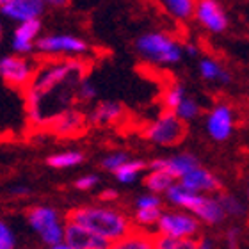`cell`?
<instances>
[{"label": "cell", "instance_id": "6da1fadb", "mask_svg": "<svg viewBox=\"0 0 249 249\" xmlns=\"http://www.w3.org/2000/svg\"><path fill=\"white\" fill-rule=\"evenodd\" d=\"M86 66L75 59H53L36 66L25 89L27 112L32 124L48 126L55 118L70 110L77 98L78 84L84 80Z\"/></svg>", "mask_w": 249, "mask_h": 249}, {"label": "cell", "instance_id": "7a4b0ae2", "mask_svg": "<svg viewBox=\"0 0 249 249\" xmlns=\"http://www.w3.org/2000/svg\"><path fill=\"white\" fill-rule=\"evenodd\" d=\"M68 221L93 231L114 244L134 230L132 219L121 210L110 207H78L68 213Z\"/></svg>", "mask_w": 249, "mask_h": 249}, {"label": "cell", "instance_id": "3957f363", "mask_svg": "<svg viewBox=\"0 0 249 249\" xmlns=\"http://www.w3.org/2000/svg\"><path fill=\"white\" fill-rule=\"evenodd\" d=\"M135 50L144 61L159 66H175L183 55V45L166 32L142 34L135 41Z\"/></svg>", "mask_w": 249, "mask_h": 249}, {"label": "cell", "instance_id": "277c9868", "mask_svg": "<svg viewBox=\"0 0 249 249\" xmlns=\"http://www.w3.org/2000/svg\"><path fill=\"white\" fill-rule=\"evenodd\" d=\"M201 224L194 215L183 210H166L157 221V237L171 240L196 239Z\"/></svg>", "mask_w": 249, "mask_h": 249}, {"label": "cell", "instance_id": "5b68a950", "mask_svg": "<svg viewBox=\"0 0 249 249\" xmlns=\"http://www.w3.org/2000/svg\"><path fill=\"white\" fill-rule=\"evenodd\" d=\"M187 124L180 121L173 112L164 110L157 120L151 121L144 128L142 135L159 146H177L185 139Z\"/></svg>", "mask_w": 249, "mask_h": 249}, {"label": "cell", "instance_id": "8992f818", "mask_svg": "<svg viewBox=\"0 0 249 249\" xmlns=\"http://www.w3.org/2000/svg\"><path fill=\"white\" fill-rule=\"evenodd\" d=\"M27 219L47 246L52 248L64 240V223L59 217L57 210L50 207H34L29 210Z\"/></svg>", "mask_w": 249, "mask_h": 249}, {"label": "cell", "instance_id": "52a82bcc", "mask_svg": "<svg viewBox=\"0 0 249 249\" xmlns=\"http://www.w3.org/2000/svg\"><path fill=\"white\" fill-rule=\"evenodd\" d=\"M36 71V64L20 55H5L0 59V77L11 88L23 89L31 84L32 75Z\"/></svg>", "mask_w": 249, "mask_h": 249}, {"label": "cell", "instance_id": "ba28073f", "mask_svg": "<svg viewBox=\"0 0 249 249\" xmlns=\"http://www.w3.org/2000/svg\"><path fill=\"white\" fill-rule=\"evenodd\" d=\"M36 50L45 55H78L88 50V43L80 37L61 34V36H43L36 41Z\"/></svg>", "mask_w": 249, "mask_h": 249}, {"label": "cell", "instance_id": "9c48e42d", "mask_svg": "<svg viewBox=\"0 0 249 249\" xmlns=\"http://www.w3.org/2000/svg\"><path fill=\"white\" fill-rule=\"evenodd\" d=\"M208 135L213 141H226L233 134L235 128V112L228 104H217L207 114L205 121Z\"/></svg>", "mask_w": 249, "mask_h": 249}, {"label": "cell", "instance_id": "30bf717a", "mask_svg": "<svg viewBox=\"0 0 249 249\" xmlns=\"http://www.w3.org/2000/svg\"><path fill=\"white\" fill-rule=\"evenodd\" d=\"M194 20L207 29L208 32H223L228 27V16L219 2L215 0H201L194 7Z\"/></svg>", "mask_w": 249, "mask_h": 249}, {"label": "cell", "instance_id": "8fae6325", "mask_svg": "<svg viewBox=\"0 0 249 249\" xmlns=\"http://www.w3.org/2000/svg\"><path fill=\"white\" fill-rule=\"evenodd\" d=\"M178 183L187 189V191L194 192V194H207V196H215L221 192V182L212 171H208L205 167L197 166L191 173H187L185 177L180 178Z\"/></svg>", "mask_w": 249, "mask_h": 249}, {"label": "cell", "instance_id": "7c38bea8", "mask_svg": "<svg viewBox=\"0 0 249 249\" xmlns=\"http://www.w3.org/2000/svg\"><path fill=\"white\" fill-rule=\"evenodd\" d=\"M64 244L73 249H109L110 242L75 223H64Z\"/></svg>", "mask_w": 249, "mask_h": 249}, {"label": "cell", "instance_id": "4fadbf2b", "mask_svg": "<svg viewBox=\"0 0 249 249\" xmlns=\"http://www.w3.org/2000/svg\"><path fill=\"white\" fill-rule=\"evenodd\" d=\"M199 166V162L194 155L191 153H178V155L166 157V159H155L153 162H150V169H155V171H164L167 173L171 178L175 180H180L191 173L192 169H196Z\"/></svg>", "mask_w": 249, "mask_h": 249}, {"label": "cell", "instance_id": "5bb4252c", "mask_svg": "<svg viewBox=\"0 0 249 249\" xmlns=\"http://www.w3.org/2000/svg\"><path fill=\"white\" fill-rule=\"evenodd\" d=\"M45 9V2L41 0H2L0 13L7 18L20 23L37 20Z\"/></svg>", "mask_w": 249, "mask_h": 249}, {"label": "cell", "instance_id": "9a60e30c", "mask_svg": "<svg viewBox=\"0 0 249 249\" xmlns=\"http://www.w3.org/2000/svg\"><path fill=\"white\" fill-rule=\"evenodd\" d=\"M191 215L199 221V224H219L224 221V213L221 210V205H219L217 197L215 196H207V194H201L199 199H197L196 207L191 212Z\"/></svg>", "mask_w": 249, "mask_h": 249}, {"label": "cell", "instance_id": "2e32d148", "mask_svg": "<svg viewBox=\"0 0 249 249\" xmlns=\"http://www.w3.org/2000/svg\"><path fill=\"white\" fill-rule=\"evenodd\" d=\"M39 31H41V21L39 20L20 23V25L16 27L15 36H13V48H15L18 53L31 52L37 41Z\"/></svg>", "mask_w": 249, "mask_h": 249}, {"label": "cell", "instance_id": "e0dca14e", "mask_svg": "<svg viewBox=\"0 0 249 249\" xmlns=\"http://www.w3.org/2000/svg\"><path fill=\"white\" fill-rule=\"evenodd\" d=\"M109 249H155V233L134 228L123 239L110 244Z\"/></svg>", "mask_w": 249, "mask_h": 249}, {"label": "cell", "instance_id": "ac0fdd59", "mask_svg": "<svg viewBox=\"0 0 249 249\" xmlns=\"http://www.w3.org/2000/svg\"><path fill=\"white\" fill-rule=\"evenodd\" d=\"M57 135H75L84 128V116L78 110H66L48 124Z\"/></svg>", "mask_w": 249, "mask_h": 249}, {"label": "cell", "instance_id": "d6986e66", "mask_svg": "<svg viewBox=\"0 0 249 249\" xmlns=\"http://www.w3.org/2000/svg\"><path fill=\"white\" fill-rule=\"evenodd\" d=\"M123 114L124 110L121 104H118V102H102L91 112V121L94 124H100V126L102 124H112L116 121H120Z\"/></svg>", "mask_w": 249, "mask_h": 249}, {"label": "cell", "instance_id": "ffe728a7", "mask_svg": "<svg viewBox=\"0 0 249 249\" xmlns=\"http://www.w3.org/2000/svg\"><path fill=\"white\" fill-rule=\"evenodd\" d=\"M199 75H201L205 80H210V82L228 84L230 80H231L230 73L226 71L215 59H210V57H203L201 61H199Z\"/></svg>", "mask_w": 249, "mask_h": 249}, {"label": "cell", "instance_id": "44dd1931", "mask_svg": "<svg viewBox=\"0 0 249 249\" xmlns=\"http://www.w3.org/2000/svg\"><path fill=\"white\" fill-rule=\"evenodd\" d=\"M177 183V180L175 178H171L167 173L164 171H155V169H150V173L146 175L144 178V185L146 189L150 191V194H166L169 189H171L173 185Z\"/></svg>", "mask_w": 249, "mask_h": 249}, {"label": "cell", "instance_id": "7402d4cb", "mask_svg": "<svg viewBox=\"0 0 249 249\" xmlns=\"http://www.w3.org/2000/svg\"><path fill=\"white\" fill-rule=\"evenodd\" d=\"M162 5H164L167 15H171L178 21H187L194 16L196 2H192V0H166Z\"/></svg>", "mask_w": 249, "mask_h": 249}, {"label": "cell", "instance_id": "603a6c76", "mask_svg": "<svg viewBox=\"0 0 249 249\" xmlns=\"http://www.w3.org/2000/svg\"><path fill=\"white\" fill-rule=\"evenodd\" d=\"M215 197H217L219 205H221L224 217H239V215H244L246 213V207L240 203L239 197H235L233 194H230V192H217Z\"/></svg>", "mask_w": 249, "mask_h": 249}, {"label": "cell", "instance_id": "cb8c5ba5", "mask_svg": "<svg viewBox=\"0 0 249 249\" xmlns=\"http://www.w3.org/2000/svg\"><path fill=\"white\" fill-rule=\"evenodd\" d=\"M84 162V155L80 151H64V153H55V155L48 157L47 164L55 169H66V167L78 166Z\"/></svg>", "mask_w": 249, "mask_h": 249}, {"label": "cell", "instance_id": "d4e9b609", "mask_svg": "<svg viewBox=\"0 0 249 249\" xmlns=\"http://www.w3.org/2000/svg\"><path fill=\"white\" fill-rule=\"evenodd\" d=\"M146 169V162L142 160H128L124 162L123 166L114 173L116 178H118V182L121 183H134L137 180L141 173Z\"/></svg>", "mask_w": 249, "mask_h": 249}, {"label": "cell", "instance_id": "484cf974", "mask_svg": "<svg viewBox=\"0 0 249 249\" xmlns=\"http://www.w3.org/2000/svg\"><path fill=\"white\" fill-rule=\"evenodd\" d=\"M185 96H187V91L182 84H171L169 88H166V91H164V94H162V105H164V110L173 112Z\"/></svg>", "mask_w": 249, "mask_h": 249}, {"label": "cell", "instance_id": "4316f807", "mask_svg": "<svg viewBox=\"0 0 249 249\" xmlns=\"http://www.w3.org/2000/svg\"><path fill=\"white\" fill-rule=\"evenodd\" d=\"M199 112H201V107H199V104H197L194 98H191V96H185V98L180 102V105H178L177 109L173 110V114L177 116L180 121H183L185 124L189 123V121L196 120L197 116H199Z\"/></svg>", "mask_w": 249, "mask_h": 249}, {"label": "cell", "instance_id": "83f0119b", "mask_svg": "<svg viewBox=\"0 0 249 249\" xmlns=\"http://www.w3.org/2000/svg\"><path fill=\"white\" fill-rule=\"evenodd\" d=\"M160 213H162V208H148V210H141V208H137L132 224H134V228L135 226H139V230H146V228H151V226H157V221H159V217H160Z\"/></svg>", "mask_w": 249, "mask_h": 249}, {"label": "cell", "instance_id": "f1b7e54d", "mask_svg": "<svg viewBox=\"0 0 249 249\" xmlns=\"http://www.w3.org/2000/svg\"><path fill=\"white\" fill-rule=\"evenodd\" d=\"M197 239H183V240H171L155 235V246L160 249H196Z\"/></svg>", "mask_w": 249, "mask_h": 249}, {"label": "cell", "instance_id": "f546056e", "mask_svg": "<svg viewBox=\"0 0 249 249\" xmlns=\"http://www.w3.org/2000/svg\"><path fill=\"white\" fill-rule=\"evenodd\" d=\"M128 155L124 153V151H114V153H109V155L105 157L104 160H102V167L107 169V171H112L116 173L123 166L124 162H128Z\"/></svg>", "mask_w": 249, "mask_h": 249}, {"label": "cell", "instance_id": "4dcf8cb0", "mask_svg": "<svg viewBox=\"0 0 249 249\" xmlns=\"http://www.w3.org/2000/svg\"><path fill=\"white\" fill-rule=\"evenodd\" d=\"M16 237L13 230L7 226V223L0 221V249H15Z\"/></svg>", "mask_w": 249, "mask_h": 249}, {"label": "cell", "instance_id": "1f68e13d", "mask_svg": "<svg viewBox=\"0 0 249 249\" xmlns=\"http://www.w3.org/2000/svg\"><path fill=\"white\" fill-rule=\"evenodd\" d=\"M135 207L141 210H148V208H162V199L157 194H142L137 197Z\"/></svg>", "mask_w": 249, "mask_h": 249}, {"label": "cell", "instance_id": "d6a6232c", "mask_svg": "<svg viewBox=\"0 0 249 249\" xmlns=\"http://www.w3.org/2000/svg\"><path fill=\"white\" fill-rule=\"evenodd\" d=\"M96 96V88H94L93 84L86 80L84 78L82 82L78 84V89H77V98L78 100H84V102H89V100H93Z\"/></svg>", "mask_w": 249, "mask_h": 249}, {"label": "cell", "instance_id": "836d02e7", "mask_svg": "<svg viewBox=\"0 0 249 249\" xmlns=\"http://www.w3.org/2000/svg\"><path fill=\"white\" fill-rule=\"evenodd\" d=\"M226 248L228 249H239V240H240V230L237 226H231V228L226 230Z\"/></svg>", "mask_w": 249, "mask_h": 249}, {"label": "cell", "instance_id": "e575fe53", "mask_svg": "<svg viewBox=\"0 0 249 249\" xmlns=\"http://www.w3.org/2000/svg\"><path fill=\"white\" fill-rule=\"evenodd\" d=\"M98 183V177L96 175H86V177H80L75 182V187H77L78 191H89V189H93L94 185Z\"/></svg>", "mask_w": 249, "mask_h": 249}, {"label": "cell", "instance_id": "d590c367", "mask_svg": "<svg viewBox=\"0 0 249 249\" xmlns=\"http://www.w3.org/2000/svg\"><path fill=\"white\" fill-rule=\"evenodd\" d=\"M196 249H215V242L208 237H203L196 240Z\"/></svg>", "mask_w": 249, "mask_h": 249}, {"label": "cell", "instance_id": "8d00e7d4", "mask_svg": "<svg viewBox=\"0 0 249 249\" xmlns=\"http://www.w3.org/2000/svg\"><path fill=\"white\" fill-rule=\"evenodd\" d=\"M100 199L102 201H114V199H118V191H114V189H105L100 194Z\"/></svg>", "mask_w": 249, "mask_h": 249}, {"label": "cell", "instance_id": "74e56055", "mask_svg": "<svg viewBox=\"0 0 249 249\" xmlns=\"http://www.w3.org/2000/svg\"><path fill=\"white\" fill-rule=\"evenodd\" d=\"M183 53L191 55V57H196L197 53H199V48H197L194 43H185V45H183Z\"/></svg>", "mask_w": 249, "mask_h": 249}, {"label": "cell", "instance_id": "f35d334b", "mask_svg": "<svg viewBox=\"0 0 249 249\" xmlns=\"http://www.w3.org/2000/svg\"><path fill=\"white\" fill-rule=\"evenodd\" d=\"M13 194H29V189H27V187H15V189H13Z\"/></svg>", "mask_w": 249, "mask_h": 249}, {"label": "cell", "instance_id": "ab89813d", "mask_svg": "<svg viewBox=\"0 0 249 249\" xmlns=\"http://www.w3.org/2000/svg\"><path fill=\"white\" fill-rule=\"evenodd\" d=\"M50 249H73V248H70L68 244H64V242H61V244H57V246H52Z\"/></svg>", "mask_w": 249, "mask_h": 249}, {"label": "cell", "instance_id": "60d3db41", "mask_svg": "<svg viewBox=\"0 0 249 249\" xmlns=\"http://www.w3.org/2000/svg\"><path fill=\"white\" fill-rule=\"evenodd\" d=\"M0 39H2V25H0Z\"/></svg>", "mask_w": 249, "mask_h": 249}, {"label": "cell", "instance_id": "b9f144b4", "mask_svg": "<svg viewBox=\"0 0 249 249\" xmlns=\"http://www.w3.org/2000/svg\"><path fill=\"white\" fill-rule=\"evenodd\" d=\"M248 199H249V189H248Z\"/></svg>", "mask_w": 249, "mask_h": 249}, {"label": "cell", "instance_id": "7bdbcfd3", "mask_svg": "<svg viewBox=\"0 0 249 249\" xmlns=\"http://www.w3.org/2000/svg\"><path fill=\"white\" fill-rule=\"evenodd\" d=\"M155 249H160V248H157V246H155Z\"/></svg>", "mask_w": 249, "mask_h": 249}, {"label": "cell", "instance_id": "ee69618b", "mask_svg": "<svg viewBox=\"0 0 249 249\" xmlns=\"http://www.w3.org/2000/svg\"><path fill=\"white\" fill-rule=\"evenodd\" d=\"M0 4H2V2H0Z\"/></svg>", "mask_w": 249, "mask_h": 249}]
</instances>
